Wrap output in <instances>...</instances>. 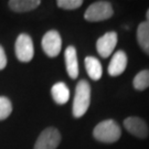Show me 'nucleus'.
I'll use <instances>...</instances> for the list:
<instances>
[{
	"label": "nucleus",
	"mask_w": 149,
	"mask_h": 149,
	"mask_svg": "<svg viewBox=\"0 0 149 149\" xmlns=\"http://www.w3.org/2000/svg\"><path fill=\"white\" fill-rule=\"evenodd\" d=\"M64 60H65V68L66 72L71 79L75 80L79 76V62H77V53L76 49L73 45H70L65 49L64 52Z\"/></svg>",
	"instance_id": "9"
},
{
	"label": "nucleus",
	"mask_w": 149,
	"mask_h": 149,
	"mask_svg": "<svg viewBox=\"0 0 149 149\" xmlns=\"http://www.w3.org/2000/svg\"><path fill=\"white\" fill-rule=\"evenodd\" d=\"M127 66V55L126 53L119 50L115 52L108 65V74L111 76H118L124 73Z\"/></svg>",
	"instance_id": "10"
},
{
	"label": "nucleus",
	"mask_w": 149,
	"mask_h": 149,
	"mask_svg": "<svg viewBox=\"0 0 149 149\" xmlns=\"http://www.w3.org/2000/svg\"><path fill=\"white\" fill-rule=\"evenodd\" d=\"M61 143V134L54 127H48L39 135L33 149H56Z\"/></svg>",
	"instance_id": "5"
},
{
	"label": "nucleus",
	"mask_w": 149,
	"mask_h": 149,
	"mask_svg": "<svg viewBox=\"0 0 149 149\" xmlns=\"http://www.w3.org/2000/svg\"><path fill=\"white\" fill-rule=\"evenodd\" d=\"M116 44H117V33L114 31H109L97 40L96 49L102 58H108L114 52Z\"/></svg>",
	"instance_id": "7"
},
{
	"label": "nucleus",
	"mask_w": 149,
	"mask_h": 149,
	"mask_svg": "<svg viewBox=\"0 0 149 149\" xmlns=\"http://www.w3.org/2000/svg\"><path fill=\"white\" fill-rule=\"evenodd\" d=\"M114 15V10L108 1H96L86 9L84 19L90 22H100L109 19Z\"/></svg>",
	"instance_id": "3"
},
{
	"label": "nucleus",
	"mask_w": 149,
	"mask_h": 149,
	"mask_svg": "<svg viewBox=\"0 0 149 149\" xmlns=\"http://www.w3.org/2000/svg\"><path fill=\"white\" fill-rule=\"evenodd\" d=\"M84 63H85L86 72L91 79L93 81L100 80L102 77V74H103L101 62L94 56H86Z\"/></svg>",
	"instance_id": "12"
},
{
	"label": "nucleus",
	"mask_w": 149,
	"mask_h": 149,
	"mask_svg": "<svg viewBox=\"0 0 149 149\" xmlns=\"http://www.w3.org/2000/svg\"><path fill=\"white\" fill-rule=\"evenodd\" d=\"M124 127L129 134L137 138H146L149 135V128L144 119L140 117H127L124 120Z\"/></svg>",
	"instance_id": "8"
},
{
	"label": "nucleus",
	"mask_w": 149,
	"mask_h": 149,
	"mask_svg": "<svg viewBox=\"0 0 149 149\" xmlns=\"http://www.w3.org/2000/svg\"><path fill=\"white\" fill-rule=\"evenodd\" d=\"M42 49L49 58L58 56L62 49V39L58 31L50 30L42 38Z\"/></svg>",
	"instance_id": "6"
},
{
	"label": "nucleus",
	"mask_w": 149,
	"mask_h": 149,
	"mask_svg": "<svg viewBox=\"0 0 149 149\" xmlns=\"http://www.w3.org/2000/svg\"><path fill=\"white\" fill-rule=\"evenodd\" d=\"M133 85L135 90L145 91L149 87V70H143L134 77Z\"/></svg>",
	"instance_id": "15"
},
{
	"label": "nucleus",
	"mask_w": 149,
	"mask_h": 149,
	"mask_svg": "<svg viewBox=\"0 0 149 149\" xmlns=\"http://www.w3.org/2000/svg\"><path fill=\"white\" fill-rule=\"evenodd\" d=\"M146 19H147V20H146V22L149 24V9L147 10V13H146Z\"/></svg>",
	"instance_id": "19"
},
{
	"label": "nucleus",
	"mask_w": 149,
	"mask_h": 149,
	"mask_svg": "<svg viewBox=\"0 0 149 149\" xmlns=\"http://www.w3.org/2000/svg\"><path fill=\"white\" fill-rule=\"evenodd\" d=\"M91 103V86L85 80H81L75 87L73 101V116L80 118L85 115Z\"/></svg>",
	"instance_id": "2"
},
{
	"label": "nucleus",
	"mask_w": 149,
	"mask_h": 149,
	"mask_svg": "<svg viewBox=\"0 0 149 149\" xmlns=\"http://www.w3.org/2000/svg\"><path fill=\"white\" fill-rule=\"evenodd\" d=\"M137 42L146 54L149 55V24L141 22L137 28Z\"/></svg>",
	"instance_id": "14"
},
{
	"label": "nucleus",
	"mask_w": 149,
	"mask_h": 149,
	"mask_svg": "<svg viewBox=\"0 0 149 149\" xmlns=\"http://www.w3.org/2000/svg\"><path fill=\"white\" fill-rule=\"evenodd\" d=\"M51 95L54 102L59 105H63L70 100V90L63 82L55 83L51 88Z\"/></svg>",
	"instance_id": "11"
},
{
	"label": "nucleus",
	"mask_w": 149,
	"mask_h": 149,
	"mask_svg": "<svg viewBox=\"0 0 149 149\" xmlns=\"http://www.w3.org/2000/svg\"><path fill=\"white\" fill-rule=\"evenodd\" d=\"M122 130L114 119H106L98 123L93 130V137L105 144H112L120 138Z\"/></svg>",
	"instance_id": "1"
},
{
	"label": "nucleus",
	"mask_w": 149,
	"mask_h": 149,
	"mask_svg": "<svg viewBox=\"0 0 149 149\" xmlns=\"http://www.w3.org/2000/svg\"><path fill=\"white\" fill-rule=\"evenodd\" d=\"M56 5L59 8H62L65 10H74L83 5V1L82 0H59Z\"/></svg>",
	"instance_id": "17"
},
{
	"label": "nucleus",
	"mask_w": 149,
	"mask_h": 149,
	"mask_svg": "<svg viewBox=\"0 0 149 149\" xmlns=\"http://www.w3.org/2000/svg\"><path fill=\"white\" fill-rule=\"evenodd\" d=\"M6 66H7V56L3 48L0 45V70H3Z\"/></svg>",
	"instance_id": "18"
},
{
	"label": "nucleus",
	"mask_w": 149,
	"mask_h": 149,
	"mask_svg": "<svg viewBox=\"0 0 149 149\" xmlns=\"http://www.w3.org/2000/svg\"><path fill=\"white\" fill-rule=\"evenodd\" d=\"M16 55L21 62H30L34 55V47L31 37L27 33H21L16 40Z\"/></svg>",
	"instance_id": "4"
},
{
	"label": "nucleus",
	"mask_w": 149,
	"mask_h": 149,
	"mask_svg": "<svg viewBox=\"0 0 149 149\" xmlns=\"http://www.w3.org/2000/svg\"><path fill=\"white\" fill-rule=\"evenodd\" d=\"M41 3L40 0H10L9 8L15 12H28L38 8Z\"/></svg>",
	"instance_id": "13"
},
{
	"label": "nucleus",
	"mask_w": 149,
	"mask_h": 149,
	"mask_svg": "<svg viewBox=\"0 0 149 149\" xmlns=\"http://www.w3.org/2000/svg\"><path fill=\"white\" fill-rule=\"evenodd\" d=\"M12 112V104L6 96H0V120H3L10 116Z\"/></svg>",
	"instance_id": "16"
}]
</instances>
